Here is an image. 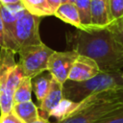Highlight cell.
<instances>
[{
  "label": "cell",
  "instance_id": "83f0119b",
  "mask_svg": "<svg viewBox=\"0 0 123 123\" xmlns=\"http://www.w3.org/2000/svg\"><path fill=\"white\" fill-rule=\"evenodd\" d=\"M122 78H123V72H122Z\"/></svg>",
  "mask_w": 123,
  "mask_h": 123
},
{
  "label": "cell",
  "instance_id": "d4e9b609",
  "mask_svg": "<svg viewBox=\"0 0 123 123\" xmlns=\"http://www.w3.org/2000/svg\"><path fill=\"white\" fill-rule=\"evenodd\" d=\"M21 2L20 0H0V3L3 4V5H12V4H16V3H19Z\"/></svg>",
  "mask_w": 123,
  "mask_h": 123
},
{
  "label": "cell",
  "instance_id": "5b68a950",
  "mask_svg": "<svg viewBox=\"0 0 123 123\" xmlns=\"http://www.w3.org/2000/svg\"><path fill=\"white\" fill-rule=\"evenodd\" d=\"M53 52L54 50L43 42L20 48L17 52L19 55L18 65L24 76L33 79L42 72L47 71L48 60Z\"/></svg>",
  "mask_w": 123,
  "mask_h": 123
},
{
  "label": "cell",
  "instance_id": "30bf717a",
  "mask_svg": "<svg viewBox=\"0 0 123 123\" xmlns=\"http://www.w3.org/2000/svg\"><path fill=\"white\" fill-rule=\"evenodd\" d=\"M62 98H63L62 84L59 83L56 79L53 78L49 91L47 92L46 96L39 102V107H38L39 116L44 119H49L50 112L61 102Z\"/></svg>",
  "mask_w": 123,
  "mask_h": 123
},
{
  "label": "cell",
  "instance_id": "d6986e66",
  "mask_svg": "<svg viewBox=\"0 0 123 123\" xmlns=\"http://www.w3.org/2000/svg\"><path fill=\"white\" fill-rule=\"evenodd\" d=\"M93 123H123V105L104 114Z\"/></svg>",
  "mask_w": 123,
  "mask_h": 123
},
{
  "label": "cell",
  "instance_id": "ac0fdd59",
  "mask_svg": "<svg viewBox=\"0 0 123 123\" xmlns=\"http://www.w3.org/2000/svg\"><path fill=\"white\" fill-rule=\"evenodd\" d=\"M75 5L78 9L82 30L90 28V0H76Z\"/></svg>",
  "mask_w": 123,
  "mask_h": 123
},
{
  "label": "cell",
  "instance_id": "7c38bea8",
  "mask_svg": "<svg viewBox=\"0 0 123 123\" xmlns=\"http://www.w3.org/2000/svg\"><path fill=\"white\" fill-rule=\"evenodd\" d=\"M12 111L24 123L34 122L40 117L38 108L32 100L18 104H13Z\"/></svg>",
  "mask_w": 123,
  "mask_h": 123
},
{
  "label": "cell",
  "instance_id": "9c48e42d",
  "mask_svg": "<svg viewBox=\"0 0 123 123\" xmlns=\"http://www.w3.org/2000/svg\"><path fill=\"white\" fill-rule=\"evenodd\" d=\"M111 24L109 0H90V28L104 29Z\"/></svg>",
  "mask_w": 123,
  "mask_h": 123
},
{
  "label": "cell",
  "instance_id": "5bb4252c",
  "mask_svg": "<svg viewBox=\"0 0 123 123\" xmlns=\"http://www.w3.org/2000/svg\"><path fill=\"white\" fill-rule=\"evenodd\" d=\"M21 4L30 13L38 16H50L53 15L54 12L51 9L47 0H20Z\"/></svg>",
  "mask_w": 123,
  "mask_h": 123
},
{
  "label": "cell",
  "instance_id": "ba28073f",
  "mask_svg": "<svg viewBox=\"0 0 123 123\" xmlns=\"http://www.w3.org/2000/svg\"><path fill=\"white\" fill-rule=\"evenodd\" d=\"M101 72L95 61L84 55H78L70 69L68 79L74 82H83L93 78Z\"/></svg>",
  "mask_w": 123,
  "mask_h": 123
},
{
  "label": "cell",
  "instance_id": "7a4b0ae2",
  "mask_svg": "<svg viewBox=\"0 0 123 123\" xmlns=\"http://www.w3.org/2000/svg\"><path fill=\"white\" fill-rule=\"evenodd\" d=\"M122 85V71H101L99 74L86 81L74 82L67 80L62 85L63 98L69 99L74 102H81L93 94L114 89Z\"/></svg>",
  "mask_w": 123,
  "mask_h": 123
},
{
  "label": "cell",
  "instance_id": "7402d4cb",
  "mask_svg": "<svg viewBox=\"0 0 123 123\" xmlns=\"http://www.w3.org/2000/svg\"><path fill=\"white\" fill-rule=\"evenodd\" d=\"M47 1H48L49 5H50L51 9H52L53 12H54L61 4H62V3H64V2H67V1H69V0H47Z\"/></svg>",
  "mask_w": 123,
  "mask_h": 123
},
{
  "label": "cell",
  "instance_id": "603a6c76",
  "mask_svg": "<svg viewBox=\"0 0 123 123\" xmlns=\"http://www.w3.org/2000/svg\"><path fill=\"white\" fill-rule=\"evenodd\" d=\"M5 47V41H4V25L3 21L0 15V48Z\"/></svg>",
  "mask_w": 123,
  "mask_h": 123
},
{
  "label": "cell",
  "instance_id": "cb8c5ba5",
  "mask_svg": "<svg viewBox=\"0 0 123 123\" xmlns=\"http://www.w3.org/2000/svg\"><path fill=\"white\" fill-rule=\"evenodd\" d=\"M112 33H113L114 37H116V39L123 44V24L121 25V27L118 30H116V31H114Z\"/></svg>",
  "mask_w": 123,
  "mask_h": 123
},
{
  "label": "cell",
  "instance_id": "484cf974",
  "mask_svg": "<svg viewBox=\"0 0 123 123\" xmlns=\"http://www.w3.org/2000/svg\"><path fill=\"white\" fill-rule=\"evenodd\" d=\"M31 123H52V122H50L48 119H44V118H42V117H39L38 119H37L36 121L31 122Z\"/></svg>",
  "mask_w": 123,
  "mask_h": 123
},
{
  "label": "cell",
  "instance_id": "277c9868",
  "mask_svg": "<svg viewBox=\"0 0 123 123\" xmlns=\"http://www.w3.org/2000/svg\"><path fill=\"white\" fill-rule=\"evenodd\" d=\"M120 105L111 97L110 90L103 91L81 101L73 114L56 123H93Z\"/></svg>",
  "mask_w": 123,
  "mask_h": 123
},
{
  "label": "cell",
  "instance_id": "9a60e30c",
  "mask_svg": "<svg viewBox=\"0 0 123 123\" xmlns=\"http://www.w3.org/2000/svg\"><path fill=\"white\" fill-rule=\"evenodd\" d=\"M52 75L48 72L44 74L43 72L37 77L32 79V84H33V91L35 92L36 98L38 102H40L47 94L49 91V88L51 86L52 83Z\"/></svg>",
  "mask_w": 123,
  "mask_h": 123
},
{
  "label": "cell",
  "instance_id": "8992f818",
  "mask_svg": "<svg viewBox=\"0 0 123 123\" xmlns=\"http://www.w3.org/2000/svg\"><path fill=\"white\" fill-rule=\"evenodd\" d=\"M39 24L40 17L30 13L25 9L21 12L12 31V38L17 52L20 48L37 45L42 42L39 36Z\"/></svg>",
  "mask_w": 123,
  "mask_h": 123
},
{
  "label": "cell",
  "instance_id": "4316f807",
  "mask_svg": "<svg viewBox=\"0 0 123 123\" xmlns=\"http://www.w3.org/2000/svg\"><path fill=\"white\" fill-rule=\"evenodd\" d=\"M69 1H70V2H72V3H75V1H76V0H69Z\"/></svg>",
  "mask_w": 123,
  "mask_h": 123
},
{
  "label": "cell",
  "instance_id": "8fae6325",
  "mask_svg": "<svg viewBox=\"0 0 123 123\" xmlns=\"http://www.w3.org/2000/svg\"><path fill=\"white\" fill-rule=\"evenodd\" d=\"M53 15L58 17L64 23L72 25L76 29L82 30V24H81V20H80L79 12H78V9H77L75 3L67 1V2L61 4L54 11Z\"/></svg>",
  "mask_w": 123,
  "mask_h": 123
},
{
  "label": "cell",
  "instance_id": "ffe728a7",
  "mask_svg": "<svg viewBox=\"0 0 123 123\" xmlns=\"http://www.w3.org/2000/svg\"><path fill=\"white\" fill-rule=\"evenodd\" d=\"M0 123H24L12 111L7 113H0Z\"/></svg>",
  "mask_w": 123,
  "mask_h": 123
},
{
  "label": "cell",
  "instance_id": "6da1fadb",
  "mask_svg": "<svg viewBox=\"0 0 123 123\" xmlns=\"http://www.w3.org/2000/svg\"><path fill=\"white\" fill-rule=\"evenodd\" d=\"M70 50L89 57L102 72L121 71L123 68V44L109 28L80 30L66 35Z\"/></svg>",
  "mask_w": 123,
  "mask_h": 123
},
{
  "label": "cell",
  "instance_id": "4fadbf2b",
  "mask_svg": "<svg viewBox=\"0 0 123 123\" xmlns=\"http://www.w3.org/2000/svg\"><path fill=\"white\" fill-rule=\"evenodd\" d=\"M80 102H74L66 98H62L61 102L53 109L50 112V117H54L57 119V122L62 121L71 114H73L79 108Z\"/></svg>",
  "mask_w": 123,
  "mask_h": 123
},
{
  "label": "cell",
  "instance_id": "2e32d148",
  "mask_svg": "<svg viewBox=\"0 0 123 123\" xmlns=\"http://www.w3.org/2000/svg\"><path fill=\"white\" fill-rule=\"evenodd\" d=\"M32 92H33V84L32 79L28 77H24L19 85L17 86L14 93H13V104H18L22 102H27L32 100Z\"/></svg>",
  "mask_w": 123,
  "mask_h": 123
},
{
  "label": "cell",
  "instance_id": "e0dca14e",
  "mask_svg": "<svg viewBox=\"0 0 123 123\" xmlns=\"http://www.w3.org/2000/svg\"><path fill=\"white\" fill-rule=\"evenodd\" d=\"M111 24L109 29L111 32L118 30L123 24V0H109Z\"/></svg>",
  "mask_w": 123,
  "mask_h": 123
},
{
  "label": "cell",
  "instance_id": "44dd1931",
  "mask_svg": "<svg viewBox=\"0 0 123 123\" xmlns=\"http://www.w3.org/2000/svg\"><path fill=\"white\" fill-rule=\"evenodd\" d=\"M110 94L113 100H115L119 104L123 105V85L114 88V89H111Z\"/></svg>",
  "mask_w": 123,
  "mask_h": 123
},
{
  "label": "cell",
  "instance_id": "3957f363",
  "mask_svg": "<svg viewBox=\"0 0 123 123\" xmlns=\"http://www.w3.org/2000/svg\"><path fill=\"white\" fill-rule=\"evenodd\" d=\"M15 54L9 48H0V113L12 111L13 93L25 77L15 62Z\"/></svg>",
  "mask_w": 123,
  "mask_h": 123
},
{
  "label": "cell",
  "instance_id": "52a82bcc",
  "mask_svg": "<svg viewBox=\"0 0 123 123\" xmlns=\"http://www.w3.org/2000/svg\"><path fill=\"white\" fill-rule=\"evenodd\" d=\"M78 55L79 54L73 50L64 52L54 51L49 57L47 71L54 79L63 85L68 79L70 69Z\"/></svg>",
  "mask_w": 123,
  "mask_h": 123
}]
</instances>
